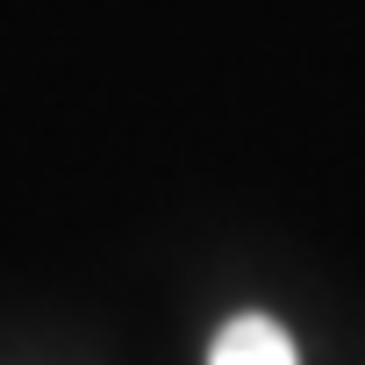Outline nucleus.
<instances>
[{
    "label": "nucleus",
    "instance_id": "nucleus-1",
    "mask_svg": "<svg viewBox=\"0 0 365 365\" xmlns=\"http://www.w3.org/2000/svg\"><path fill=\"white\" fill-rule=\"evenodd\" d=\"M208 365H301V358H294V336H287L272 315H237V322L215 336Z\"/></svg>",
    "mask_w": 365,
    "mask_h": 365
}]
</instances>
